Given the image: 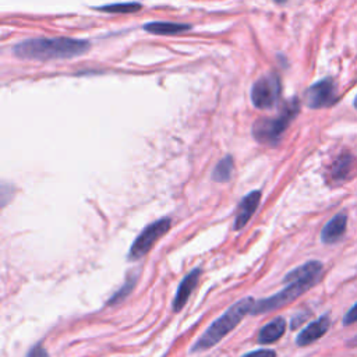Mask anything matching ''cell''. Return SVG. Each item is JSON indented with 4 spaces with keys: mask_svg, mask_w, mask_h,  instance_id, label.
Masks as SVG:
<instances>
[{
    "mask_svg": "<svg viewBox=\"0 0 357 357\" xmlns=\"http://www.w3.org/2000/svg\"><path fill=\"white\" fill-rule=\"evenodd\" d=\"M89 42L74 38H33L14 46V54L24 60L71 59L84 54Z\"/></svg>",
    "mask_w": 357,
    "mask_h": 357,
    "instance_id": "obj_1",
    "label": "cell"
},
{
    "mask_svg": "<svg viewBox=\"0 0 357 357\" xmlns=\"http://www.w3.org/2000/svg\"><path fill=\"white\" fill-rule=\"evenodd\" d=\"M255 300L252 297L241 298L240 301L234 303L226 312H223L216 321H213L208 329L199 336V339L192 346V351H204L215 344H218L229 332H231L241 319L251 314Z\"/></svg>",
    "mask_w": 357,
    "mask_h": 357,
    "instance_id": "obj_2",
    "label": "cell"
},
{
    "mask_svg": "<svg viewBox=\"0 0 357 357\" xmlns=\"http://www.w3.org/2000/svg\"><path fill=\"white\" fill-rule=\"evenodd\" d=\"M298 112V102L297 99H293L286 105V107L282 110V113L272 119H259L252 126V135L254 138L261 144H276L293 117Z\"/></svg>",
    "mask_w": 357,
    "mask_h": 357,
    "instance_id": "obj_3",
    "label": "cell"
},
{
    "mask_svg": "<svg viewBox=\"0 0 357 357\" xmlns=\"http://www.w3.org/2000/svg\"><path fill=\"white\" fill-rule=\"evenodd\" d=\"M318 280V278H307V279H298L286 283L287 286L282 289L279 293L255 301L251 314H262L269 312L276 308L284 307L286 304L294 301L298 296H301L304 291H307L310 287L314 286V283Z\"/></svg>",
    "mask_w": 357,
    "mask_h": 357,
    "instance_id": "obj_4",
    "label": "cell"
},
{
    "mask_svg": "<svg viewBox=\"0 0 357 357\" xmlns=\"http://www.w3.org/2000/svg\"><path fill=\"white\" fill-rule=\"evenodd\" d=\"M170 226H172V222L169 218H162L158 222H153L149 226H146L130 247L128 259L137 261L142 258L145 254H148V251L153 247V244L169 231Z\"/></svg>",
    "mask_w": 357,
    "mask_h": 357,
    "instance_id": "obj_5",
    "label": "cell"
},
{
    "mask_svg": "<svg viewBox=\"0 0 357 357\" xmlns=\"http://www.w3.org/2000/svg\"><path fill=\"white\" fill-rule=\"evenodd\" d=\"M280 95V82L275 74L262 75L251 88L252 105L258 109H269L275 106Z\"/></svg>",
    "mask_w": 357,
    "mask_h": 357,
    "instance_id": "obj_6",
    "label": "cell"
},
{
    "mask_svg": "<svg viewBox=\"0 0 357 357\" xmlns=\"http://www.w3.org/2000/svg\"><path fill=\"white\" fill-rule=\"evenodd\" d=\"M305 98L307 105L312 109L328 107L333 105L337 99L336 85L331 78H324L307 89Z\"/></svg>",
    "mask_w": 357,
    "mask_h": 357,
    "instance_id": "obj_7",
    "label": "cell"
},
{
    "mask_svg": "<svg viewBox=\"0 0 357 357\" xmlns=\"http://www.w3.org/2000/svg\"><path fill=\"white\" fill-rule=\"evenodd\" d=\"M329 325H331V319L328 315H322L321 318H318L317 321L311 322L310 325H307L297 336L296 339V343L298 346H307V344H311L312 342L318 340L319 337H322L326 331L329 329Z\"/></svg>",
    "mask_w": 357,
    "mask_h": 357,
    "instance_id": "obj_8",
    "label": "cell"
},
{
    "mask_svg": "<svg viewBox=\"0 0 357 357\" xmlns=\"http://www.w3.org/2000/svg\"><path fill=\"white\" fill-rule=\"evenodd\" d=\"M259 201H261V191H251L241 199L237 209V215H236L234 230H240L243 226L248 223L250 218L254 215L257 206L259 205Z\"/></svg>",
    "mask_w": 357,
    "mask_h": 357,
    "instance_id": "obj_9",
    "label": "cell"
},
{
    "mask_svg": "<svg viewBox=\"0 0 357 357\" xmlns=\"http://www.w3.org/2000/svg\"><path fill=\"white\" fill-rule=\"evenodd\" d=\"M199 276H201V269L195 268L181 280V283H180L177 291H176L174 300H173V310L176 312L180 311L185 305L190 294L192 293V290L195 289V286L199 280Z\"/></svg>",
    "mask_w": 357,
    "mask_h": 357,
    "instance_id": "obj_10",
    "label": "cell"
},
{
    "mask_svg": "<svg viewBox=\"0 0 357 357\" xmlns=\"http://www.w3.org/2000/svg\"><path fill=\"white\" fill-rule=\"evenodd\" d=\"M346 225H347V216L344 212H340L335 215L322 229L321 231V240L325 244H332L340 240V237L346 231Z\"/></svg>",
    "mask_w": 357,
    "mask_h": 357,
    "instance_id": "obj_11",
    "label": "cell"
},
{
    "mask_svg": "<svg viewBox=\"0 0 357 357\" xmlns=\"http://www.w3.org/2000/svg\"><path fill=\"white\" fill-rule=\"evenodd\" d=\"M284 331H286V321H284V318L278 317L261 328V331L258 333V342L261 344L273 343L279 337L283 336Z\"/></svg>",
    "mask_w": 357,
    "mask_h": 357,
    "instance_id": "obj_12",
    "label": "cell"
},
{
    "mask_svg": "<svg viewBox=\"0 0 357 357\" xmlns=\"http://www.w3.org/2000/svg\"><path fill=\"white\" fill-rule=\"evenodd\" d=\"M144 29L155 33V35H174L184 31L191 29V25L188 24H180V22H166V21H152L144 25Z\"/></svg>",
    "mask_w": 357,
    "mask_h": 357,
    "instance_id": "obj_13",
    "label": "cell"
},
{
    "mask_svg": "<svg viewBox=\"0 0 357 357\" xmlns=\"http://www.w3.org/2000/svg\"><path fill=\"white\" fill-rule=\"evenodd\" d=\"M322 271V265L321 262L318 261H310V262H305L304 265L290 271L283 282L284 283H289V282H293V280H298V279H307V278H319V273Z\"/></svg>",
    "mask_w": 357,
    "mask_h": 357,
    "instance_id": "obj_14",
    "label": "cell"
},
{
    "mask_svg": "<svg viewBox=\"0 0 357 357\" xmlns=\"http://www.w3.org/2000/svg\"><path fill=\"white\" fill-rule=\"evenodd\" d=\"M233 170H234V163L230 155L225 156L223 159H220L218 162V165L215 166L213 172H212V178L216 183H226L233 176Z\"/></svg>",
    "mask_w": 357,
    "mask_h": 357,
    "instance_id": "obj_15",
    "label": "cell"
},
{
    "mask_svg": "<svg viewBox=\"0 0 357 357\" xmlns=\"http://www.w3.org/2000/svg\"><path fill=\"white\" fill-rule=\"evenodd\" d=\"M353 158H350L349 155H343L340 156L332 166V177L335 180H343L346 178V176L350 172V166H351Z\"/></svg>",
    "mask_w": 357,
    "mask_h": 357,
    "instance_id": "obj_16",
    "label": "cell"
},
{
    "mask_svg": "<svg viewBox=\"0 0 357 357\" xmlns=\"http://www.w3.org/2000/svg\"><path fill=\"white\" fill-rule=\"evenodd\" d=\"M98 10L100 11H105V13H123V14H127V13H135L141 8V4L138 3H117V4H107V6H100V7H96Z\"/></svg>",
    "mask_w": 357,
    "mask_h": 357,
    "instance_id": "obj_17",
    "label": "cell"
},
{
    "mask_svg": "<svg viewBox=\"0 0 357 357\" xmlns=\"http://www.w3.org/2000/svg\"><path fill=\"white\" fill-rule=\"evenodd\" d=\"M134 283H135V280H128L126 284H123V287L110 298V301L107 303V304H114V303H117V301H120L121 298H124L126 297V294L132 289V286H134Z\"/></svg>",
    "mask_w": 357,
    "mask_h": 357,
    "instance_id": "obj_18",
    "label": "cell"
},
{
    "mask_svg": "<svg viewBox=\"0 0 357 357\" xmlns=\"http://www.w3.org/2000/svg\"><path fill=\"white\" fill-rule=\"evenodd\" d=\"M243 357H276V353L271 349H259L244 354Z\"/></svg>",
    "mask_w": 357,
    "mask_h": 357,
    "instance_id": "obj_19",
    "label": "cell"
},
{
    "mask_svg": "<svg viewBox=\"0 0 357 357\" xmlns=\"http://www.w3.org/2000/svg\"><path fill=\"white\" fill-rule=\"evenodd\" d=\"M354 322H357V303L347 311V314L344 315V319H343L344 325H351Z\"/></svg>",
    "mask_w": 357,
    "mask_h": 357,
    "instance_id": "obj_20",
    "label": "cell"
},
{
    "mask_svg": "<svg viewBox=\"0 0 357 357\" xmlns=\"http://www.w3.org/2000/svg\"><path fill=\"white\" fill-rule=\"evenodd\" d=\"M26 357H49V354H47V351L42 346H35V347H32L29 350Z\"/></svg>",
    "mask_w": 357,
    "mask_h": 357,
    "instance_id": "obj_21",
    "label": "cell"
},
{
    "mask_svg": "<svg viewBox=\"0 0 357 357\" xmlns=\"http://www.w3.org/2000/svg\"><path fill=\"white\" fill-rule=\"evenodd\" d=\"M354 107L357 109V96H356V99H354Z\"/></svg>",
    "mask_w": 357,
    "mask_h": 357,
    "instance_id": "obj_22",
    "label": "cell"
},
{
    "mask_svg": "<svg viewBox=\"0 0 357 357\" xmlns=\"http://www.w3.org/2000/svg\"><path fill=\"white\" fill-rule=\"evenodd\" d=\"M276 1H278V3H283L284 0H276Z\"/></svg>",
    "mask_w": 357,
    "mask_h": 357,
    "instance_id": "obj_23",
    "label": "cell"
}]
</instances>
